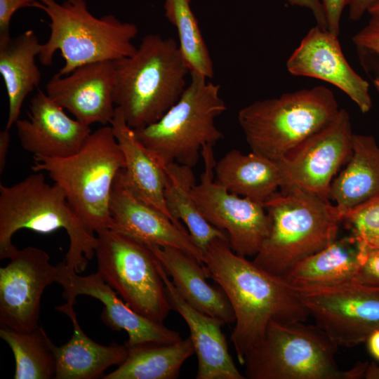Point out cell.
I'll use <instances>...</instances> for the list:
<instances>
[{
    "mask_svg": "<svg viewBox=\"0 0 379 379\" xmlns=\"http://www.w3.org/2000/svg\"><path fill=\"white\" fill-rule=\"evenodd\" d=\"M379 197V146L371 135L354 133L352 152L331 185L328 199L344 213Z\"/></svg>",
    "mask_w": 379,
    "mask_h": 379,
    "instance_id": "d4e9b609",
    "label": "cell"
},
{
    "mask_svg": "<svg viewBox=\"0 0 379 379\" xmlns=\"http://www.w3.org/2000/svg\"><path fill=\"white\" fill-rule=\"evenodd\" d=\"M203 263L232 307L235 326L230 339L241 365L271 321L288 324L305 321L310 316L299 291L284 277L234 253L228 238L213 240L203 252Z\"/></svg>",
    "mask_w": 379,
    "mask_h": 379,
    "instance_id": "6da1fadb",
    "label": "cell"
},
{
    "mask_svg": "<svg viewBox=\"0 0 379 379\" xmlns=\"http://www.w3.org/2000/svg\"><path fill=\"white\" fill-rule=\"evenodd\" d=\"M365 343L371 356L379 362V329L371 332Z\"/></svg>",
    "mask_w": 379,
    "mask_h": 379,
    "instance_id": "ab89813d",
    "label": "cell"
},
{
    "mask_svg": "<svg viewBox=\"0 0 379 379\" xmlns=\"http://www.w3.org/2000/svg\"><path fill=\"white\" fill-rule=\"evenodd\" d=\"M353 281L379 288V248L364 247L361 262Z\"/></svg>",
    "mask_w": 379,
    "mask_h": 379,
    "instance_id": "836d02e7",
    "label": "cell"
},
{
    "mask_svg": "<svg viewBox=\"0 0 379 379\" xmlns=\"http://www.w3.org/2000/svg\"><path fill=\"white\" fill-rule=\"evenodd\" d=\"M164 8L165 17L176 28L179 48L190 74L212 79L213 63L192 10L191 0H164Z\"/></svg>",
    "mask_w": 379,
    "mask_h": 379,
    "instance_id": "4dcf8cb0",
    "label": "cell"
},
{
    "mask_svg": "<svg viewBox=\"0 0 379 379\" xmlns=\"http://www.w3.org/2000/svg\"><path fill=\"white\" fill-rule=\"evenodd\" d=\"M109 213L111 230L146 245L180 249L203 263V254L187 230L138 199L126 185L121 171L113 184Z\"/></svg>",
    "mask_w": 379,
    "mask_h": 379,
    "instance_id": "ac0fdd59",
    "label": "cell"
},
{
    "mask_svg": "<svg viewBox=\"0 0 379 379\" xmlns=\"http://www.w3.org/2000/svg\"><path fill=\"white\" fill-rule=\"evenodd\" d=\"M0 337L11 349L15 361V379L55 378L53 343L42 326L30 331L1 327Z\"/></svg>",
    "mask_w": 379,
    "mask_h": 379,
    "instance_id": "f546056e",
    "label": "cell"
},
{
    "mask_svg": "<svg viewBox=\"0 0 379 379\" xmlns=\"http://www.w3.org/2000/svg\"><path fill=\"white\" fill-rule=\"evenodd\" d=\"M159 270L171 309L185 321L198 359L197 379H244L231 357L220 319L193 307L180 295L161 264Z\"/></svg>",
    "mask_w": 379,
    "mask_h": 379,
    "instance_id": "ffe728a7",
    "label": "cell"
},
{
    "mask_svg": "<svg viewBox=\"0 0 379 379\" xmlns=\"http://www.w3.org/2000/svg\"><path fill=\"white\" fill-rule=\"evenodd\" d=\"M366 379H379V364L376 362L368 363L364 374Z\"/></svg>",
    "mask_w": 379,
    "mask_h": 379,
    "instance_id": "60d3db41",
    "label": "cell"
},
{
    "mask_svg": "<svg viewBox=\"0 0 379 379\" xmlns=\"http://www.w3.org/2000/svg\"><path fill=\"white\" fill-rule=\"evenodd\" d=\"M115 60L81 65L69 74H55L46 85V93L82 124H110L115 112Z\"/></svg>",
    "mask_w": 379,
    "mask_h": 379,
    "instance_id": "e0dca14e",
    "label": "cell"
},
{
    "mask_svg": "<svg viewBox=\"0 0 379 379\" xmlns=\"http://www.w3.org/2000/svg\"><path fill=\"white\" fill-rule=\"evenodd\" d=\"M300 293L316 324L338 347L365 343L379 329V288L350 281Z\"/></svg>",
    "mask_w": 379,
    "mask_h": 379,
    "instance_id": "4fadbf2b",
    "label": "cell"
},
{
    "mask_svg": "<svg viewBox=\"0 0 379 379\" xmlns=\"http://www.w3.org/2000/svg\"><path fill=\"white\" fill-rule=\"evenodd\" d=\"M0 268V326L30 331L39 325L45 288L56 282L57 267L44 250L28 246L18 250Z\"/></svg>",
    "mask_w": 379,
    "mask_h": 379,
    "instance_id": "5bb4252c",
    "label": "cell"
},
{
    "mask_svg": "<svg viewBox=\"0 0 379 379\" xmlns=\"http://www.w3.org/2000/svg\"><path fill=\"white\" fill-rule=\"evenodd\" d=\"M125 166L111 126L91 132L81 149L65 158L34 156L33 172L47 173L92 232L110 229L109 201L118 173Z\"/></svg>",
    "mask_w": 379,
    "mask_h": 379,
    "instance_id": "5b68a950",
    "label": "cell"
},
{
    "mask_svg": "<svg viewBox=\"0 0 379 379\" xmlns=\"http://www.w3.org/2000/svg\"><path fill=\"white\" fill-rule=\"evenodd\" d=\"M286 67L292 75L320 79L338 88L364 114L372 107L368 82L351 67L338 36L327 29L317 25L312 27L288 58Z\"/></svg>",
    "mask_w": 379,
    "mask_h": 379,
    "instance_id": "2e32d148",
    "label": "cell"
},
{
    "mask_svg": "<svg viewBox=\"0 0 379 379\" xmlns=\"http://www.w3.org/2000/svg\"><path fill=\"white\" fill-rule=\"evenodd\" d=\"M213 147H202L204 171L193 187V197L204 218L227 234L234 253L254 257L268 235L270 218L263 204L231 193L213 180L216 161Z\"/></svg>",
    "mask_w": 379,
    "mask_h": 379,
    "instance_id": "8fae6325",
    "label": "cell"
},
{
    "mask_svg": "<svg viewBox=\"0 0 379 379\" xmlns=\"http://www.w3.org/2000/svg\"><path fill=\"white\" fill-rule=\"evenodd\" d=\"M338 346L319 326L305 321H271L260 342L246 354L242 366L248 379H359L368 362L341 370Z\"/></svg>",
    "mask_w": 379,
    "mask_h": 379,
    "instance_id": "52a82bcc",
    "label": "cell"
},
{
    "mask_svg": "<svg viewBox=\"0 0 379 379\" xmlns=\"http://www.w3.org/2000/svg\"><path fill=\"white\" fill-rule=\"evenodd\" d=\"M74 304L67 302L56 307L72 321L74 332L65 345H53L56 359L55 379H95L100 378L110 366L121 364L128 355L126 345H102L88 337L80 327Z\"/></svg>",
    "mask_w": 379,
    "mask_h": 379,
    "instance_id": "cb8c5ba5",
    "label": "cell"
},
{
    "mask_svg": "<svg viewBox=\"0 0 379 379\" xmlns=\"http://www.w3.org/2000/svg\"><path fill=\"white\" fill-rule=\"evenodd\" d=\"M339 110L333 91L317 86L255 101L239 111L238 121L251 152L277 161Z\"/></svg>",
    "mask_w": 379,
    "mask_h": 379,
    "instance_id": "ba28073f",
    "label": "cell"
},
{
    "mask_svg": "<svg viewBox=\"0 0 379 379\" xmlns=\"http://www.w3.org/2000/svg\"><path fill=\"white\" fill-rule=\"evenodd\" d=\"M147 246L187 302L225 324L234 322V312L225 293L207 282L209 274L204 263L178 248Z\"/></svg>",
    "mask_w": 379,
    "mask_h": 379,
    "instance_id": "44dd1931",
    "label": "cell"
},
{
    "mask_svg": "<svg viewBox=\"0 0 379 379\" xmlns=\"http://www.w3.org/2000/svg\"><path fill=\"white\" fill-rule=\"evenodd\" d=\"M128 349L125 361L104 379H175L194 353L190 337L174 343H145Z\"/></svg>",
    "mask_w": 379,
    "mask_h": 379,
    "instance_id": "f1b7e54d",
    "label": "cell"
},
{
    "mask_svg": "<svg viewBox=\"0 0 379 379\" xmlns=\"http://www.w3.org/2000/svg\"><path fill=\"white\" fill-rule=\"evenodd\" d=\"M29 108V119H19L15 125L22 148L35 157H69L81 149L91 133L89 126L70 118L41 90Z\"/></svg>",
    "mask_w": 379,
    "mask_h": 379,
    "instance_id": "d6986e66",
    "label": "cell"
},
{
    "mask_svg": "<svg viewBox=\"0 0 379 379\" xmlns=\"http://www.w3.org/2000/svg\"><path fill=\"white\" fill-rule=\"evenodd\" d=\"M32 7L44 11L51 20L50 36L41 44L39 60L51 66L55 53L60 51L65 60L57 73L60 76L87 63L130 56L137 49L133 44L138 33L135 24L112 15L96 18L85 0H36Z\"/></svg>",
    "mask_w": 379,
    "mask_h": 379,
    "instance_id": "8992f818",
    "label": "cell"
},
{
    "mask_svg": "<svg viewBox=\"0 0 379 379\" xmlns=\"http://www.w3.org/2000/svg\"><path fill=\"white\" fill-rule=\"evenodd\" d=\"M352 0H321L327 23V29L338 36L341 18L345 8Z\"/></svg>",
    "mask_w": 379,
    "mask_h": 379,
    "instance_id": "d590c367",
    "label": "cell"
},
{
    "mask_svg": "<svg viewBox=\"0 0 379 379\" xmlns=\"http://www.w3.org/2000/svg\"><path fill=\"white\" fill-rule=\"evenodd\" d=\"M164 199L167 209L178 224L186 226L202 254L217 238H228L227 234L213 226L201 214L192 195L196 178L192 167L173 162L164 167Z\"/></svg>",
    "mask_w": 379,
    "mask_h": 379,
    "instance_id": "83f0119b",
    "label": "cell"
},
{
    "mask_svg": "<svg viewBox=\"0 0 379 379\" xmlns=\"http://www.w3.org/2000/svg\"><path fill=\"white\" fill-rule=\"evenodd\" d=\"M216 182L230 192L264 204L281 185L277 162L258 153L233 149L216 161Z\"/></svg>",
    "mask_w": 379,
    "mask_h": 379,
    "instance_id": "4316f807",
    "label": "cell"
},
{
    "mask_svg": "<svg viewBox=\"0 0 379 379\" xmlns=\"http://www.w3.org/2000/svg\"><path fill=\"white\" fill-rule=\"evenodd\" d=\"M285 1L293 6H299L309 10L314 18L316 25L322 29H327L326 20L321 0Z\"/></svg>",
    "mask_w": 379,
    "mask_h": 379,
    "instance_id": "8d00e7d4",
    "label": "cell"
},
{
    "mask_svg": "<svg viewBox=\"0 0 379 379\" xmlns=\"http://www.w3.org/2000/svg\"><path fill=\"white\" fill-rule=\"evenodd\" d=\"M22 229L47 234L63 229L69 239L64 262L84 272L95 256L97 237L84 224L62 189L34 172L11 186L0 185V259L10 258L18 248L12 237Z\"/></svg>",
    "mask_w": 379,
    "mask_h": 379,
    "instance_id": "7a4b0ae2",
    "label": "cell"
},
{
    "mask_svg": "<svg viewBox=\"0 0 379 379\" xmlns=\"http://www.w3.org/2000/svg\"><path fill=\"white\" fill-rule=\"evenodd\" d=\"M264 206L270 229L253 262L282 277L336 239L343 222L344 212L330 199L296 188L280 190Z\"/></svg>",
    "mask_w": 379,
    "mask_h": 379,
    "instance_id": "277c9868",
    "label": "cell"
},
{
    "mask_svg": "<svg viewBox=\"0 0 379 379\" xmlns=\"http://www.w3.org/2000/svg\"><path fill=\"white\" fill-rule=\"evenodd\" d=\"M364 251V246L354 235L337 238L296 263L284 278L299 291L353 281Z\"/></svg>",
    "mask_w": 379,
    "mask_h": 379,
    "instance_id": "603a6c76",
    "label": "cell"
},
{
    "mask_svg": "<svg viewBox=\"0 0 379 379\" xmlns=\"http://www.w3.org/2000/svg\"><path fill=\"white\" fill-rule=\"evenodd\" d=\"M56 267V282L62 286V296L67 302L74 304L80 295L100 300L104 305L101 319L112 330H124L128 333V339L125 343L127 347L145 343H174L182 339L177 331L131 309L98 272L81 276L64 261L58 263Z\"/></svg>",
    "mask_w": 379,
    "mask_h": 379,
    "instance_id": "9a60e30c",
    "label": "cell"
},
{
    "mask_svg": "<svg viewBox=\"0 0 379 379\" xmlns=\"http://www.w3.org/2000/svg\"><path fill=\"white\" fill-rule=\"evenodd\" d=\"M96 234L97 272L131 309L164 324L171 307L152 250L111 229Z\"/></svg>",
    "mask_w": 379,
    "mask_h": 379,
    "instance_id": "30bf717a",
    "label": "cell"
},
{
    "mask_svg": "<svg viewBox=\"0 0 379 379\" xmlns=\"http://www.w3.org/2000/svg\"><path fill=\"white\" fill-rule=\"evenodd\" d=\"M115 62L114 102L134 130L158 121L187 86L190 71L173 38L147 34L133 54Z\"/></svg>",
    "mask_w": 379,
    "mask_h": 379,
    "instance_id": "3957f363",
    "label": "cell"
},
{
    "mask_svg": "<svg viewBox=\"0 0 379 379\" xmlns=\"http://www.w3.org/2000/svg\"><path fill=\"white\" fill-rule=\"evenodd\" d=\"M110 126L124 157L125 166L121 174L126 185L142 201L164 213L178 227L185 228L175 221L166 206L164 168L126 124L119 107L115 108Z\"/></svg>",
    "mask_w": 379,
    "mask_h": 379,
    "instance_id": "7402d4cb",
    "label": "cell"
},
{
    "mask_svg": "<svg viewBox=\"0 0 379 379\" xmlns=\"http://www.w3.org/2000/svg\"><path fill=\"white\" fill-rule=\"evenodd\" d=\"M36 0H0V41L8 39L13 15L19 9L32 7Z\"/></svg>",
    "mask_w": 379,
    "mask_h": 379,
    "instance_id": "e575fe53",
    "label": "cell"
},
{
    "mask_svg": "<svg viewBox=\"0 0 379 379\" xmlns=\"http://www.w3.org/2000/svg\"><path fill=\"white\" fill-rule=\"evenodd\" d=\"M374 86L379 93V79H375L373 81Z\"/></svg>",
    "mask_w": 379,
    "mask_h": 379,
    "instance_id": "7bdbcfd3",
    "label": "cell"
},
{
    "mask_svg": "<svg viewBox=\"0 0 379 379\" xmlns=\"http://www.w3.org/2000/svg\"><path fill=\"white\" fill-rule=\"evenodd\" d=\"M10 140L9 129L5 128L0 132V174H2L6 166Z\"/></svg>",
    "mask_w": 379,
    "mask_h": 379,
    "instance_id": "f35d334b",
    "label": "cell"
},
{
    "mask_svg": "<svg viewBox=\"0 0 379 379\" xmlns=\"http://www.w3.org/2000/svg\"><path fill=\"white\" fill-rule=\"evenodd\" d=\"M353 134L348 112L340 109L330 122L277 161L280 190L296 188L328 199L333 178L350 157Z\"/></svg>",
    "mask_w": 379,
    "mask_h": 379,
    "instance_id": "7c38bea8",
    "label": "cell"
},
{
    "mask_svg": "<svg viewBox=\"0 0 379 379\" xmlns=\"http://www.w3.org/2000/svg\"><path fill=\"white\" fill-rule=\"evenodd\" d=\"M41 44L34 30L0 41V73L8 100V129L19 119L23 102L40 83L41 74L35 58Z\"/></svg>",
    "mask_w": 379,
    "mask_h": 379,
    "instance_id": "484cf974",
    "label": "cell"
},
{
    "mask_svg": "<svg viewBox=\"0 0 379 379\" xmlns=\"http://www.w3.org/2000/svg\"><path fill=\"white\" fill-rule=\"evenodd\" d=\"M378 0H352L349 6V17L352 21L359 20Z\"/></svg>",
    "mask_w": 379,
    "mask_h": 379,
    "instance_id": "74e56055",
    "label": "cell"
},
{
    "mask_svg": "<svg viewBox=\"0 0 379 379\" xmlns=\"http://www.w3.org/2000/svg\"><path fill=\"white\" fill-rule=\"evenodd\" d=\"M343 222L364 247L379 248V197L345 212Z\"/></svg>",
    "mask_w": 379,
    "mask_h": 379,
    "instance_id": "1f68e13d",
    "label": "cell"
},
{
    "mask_svg": "<svg viewBox=\"0 0 379 379\" xmlns=\"http://www.w3.org/2000/svg\"><path fill=\"white\" fill-rule=\"evenodd\" d=\"M190 76L179 100L158 121L135 130L163 168L173 162L193 167L204 145L214 146L223 138L215 124L227 109L220 86L199 74Z\"/></svg>",
    "mask_w": 379,
    "mask_h": 379,
    "instance_id": "9c48e42d",
    "label": "cell"
},
{
    "mask_svg": "<svg viewBox=\"0 0 379 379\" xmlns=\"http://www.w3.org/2000/svg\"><path fill=\"white\" fill-rule=\"evenodd\" d=\"M361 66L373 81L379 79V15H371L367 24L352 37Z\"/></svg>",
    "mask_w": 379,
    "mask_h": 379,
    "instance_id": "d6a6232c",
    "label": "cell"
},
{
    "mask_svg": "<svg viewBox=\"0 0 379 379\" xmlns=\"http://www.w3.org/2000/svg\"><path fill=\"white\" fill-rule=\"evenodd\" d=\"M371 15H379V0H378L368 10Z\"/></svg>",
    "mask_w": 379,
    "mask_h": 379,
    "instance_id": "b9f144b4",
    "label": "cell"
}]
</instances>
